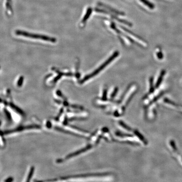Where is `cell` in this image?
Wrapping results in <instances>:
<instances>
[{
    "instance_id": "6da1fadb",
    "label": "cell",
    "mask_w": 182,
    "mask_h": 182,
    "mask_svg": "<svg viewBox=\"0 0 182 182\" xmlns=\"http://www.w3.org/2000/svg\"><path fill=\"white\" fill-rule=\"evenodd\" d=\"M119 52H118V51H116L115 52H114L113 55L110 57L109 59L107 60L105 62H104L102 65H100L98 68L95 70L92 73L89 74L88 75H86L85 77H84V78L82 80L80 81V83L81 84L83 83L86 81L89 80L91 78H93L94 76L97 75L100 72L102 71V70L104 69L107 65H109L110 63L112 62L113 60H114L117 56H119Z\"/></svg>"
},
{
    "instance_id": "7a4b0ae2",
    "label": "cell",
    "mask_w": 182,
    "mask_h": 182,
    "mask_svg": "<svg viewBox=\"0 0 182 182\" xmlns=\"http://www.w3.org/2000/svg\"><path fill=\"white\" fill-rule=\"evenodd\" d=\"M15 34H16V35H18V36H23L24 37L34 38V39H40V40L52 42V43H55L57 41V40L55 38L50 37V36H45V35L31 33L23 31H19V30L16 31H15Z\"/></svg>"
},
{
    "instance_id": "3957f363",
    "label": "cell",
    "mask_w": 182,
    "mask_h": 182,
    "mask_svg": "<svg viewBox=\"0 0 182 182\" xmlns=\"http://www.w3.org/2000/svg\"><path fill=\"white\" fill-rule=\"evenodd\" d=\"M40 128L39 126L37 125H29L27 126H20L19 127L17 128V129L14 130H11L6 131L4 132V134H9L15 132H21L22 131L24 130H29L32 129H38Z\"/></svg>"
},
{
    "instance_id": "277c9868",
    "label": "cell",
    "mask_w": 182,
    "mask_h": 182,
    "mask_svg": "<svg viewBox=\"0 0 182 182\" xmlns=\"http://www.w3.org/2000/svg\"><path fill=\"white\" fill-rule=\"evenodd\" d=\"M100 12H101V13H103V14L109 15H110V16L112 18H113L114 19H115L116 20H117V21H119V22H121V23H123L124 24H126V25H128L129 26L131 27L132 26V23H130V22H129L126 21V20H124V19H122L118 18V17H116L115 15H114L112 14H111L109 12L107 11L101 9Z\"/></svg>"
},
{
    "instance_id": "5b68a950",
    "label": "cell",
    "mask_w": 182,
    "mask_h": 182,
    "mask_svg": "<svg viewBox=\"0 0 182 182\" xmlns=\"http://www.w3.org/2000/svg\"><path fill=\"white\" fill-rule=\"evenodd\" d=\"M97 5H99V6H101V7H102L103 8H106V9L114 13H115V14H117L118 15H119L124 16V15H125V14L124 12H121V11H119L117 10L115 8L111 7L107 5H106V4H104V3H101V2H98V3H97Z\"/></svg>"
},
{
    "instance_id": "8992f818",
    "label": "cell",
    "mask_w": 182,
    "mask_h": 182,
    "mask_svg": "<svg viewBox=\"0 0 182 182\" xmlns=\"http://www.w3.org/2000/svg\"><path fill=\"white\" fill-rule=\"evenodd\" d=\"M57 73H58V75L56 76V77L54 78V79H53L52 81V83H55L57 81H58L59 79L61 78V77H62V76H73V74L71 72H68V73H63L61 71H56Z\"/></svg>"
},
{
    "instance_id": "52a82bcc",
    "label": "cell",
    "mask_w": 182,
    "mask_h": 182,
    "mask_svg": "<svg viewBox=\"0 0 182 182\" xmlns=\"http://www.w3.org/2000/svg\"><path fill=\"white\" fill-rule=\"evenodd\" d=\"M91 147H92V146L91 145H89V146H88L86 147H84L83 149H81L79 150L78 151H76L74 153L70 154L67 156L65 159H69L70 158H72V157H74L75 156H77L78 154H82V153H83V152L86 151L87 150H88V149H91Z\"/></svg>"
},
{
    "instance_id": "ba28073f",
    "label": "cell",
    "mask_w": 182,
    "mask_h": 182,
    "mask_svg": "<svg viewBox=\"0 0 182 182\" xmlns=\"http://www.w3.org/2000/svg\"><path fill=\"white\" fill-rule=\"evenodd\" d=\"M92 9L91 7H88L86 11V13L85 16L83 17V18L82 19L81 21V24H84L88 19L89 18L91 15L92 14Z\"/></svg>"
},
{
    "instance_id": "9c48e42d",
    "label": "cell",
    "mask_w": 182,
    "mask_h": 182,
    "mask_svg": "<svg viewBox=\"0 0 182 182\" xmlns=\"http://www.w3.org/2000/svg\"><path fill=\"white\" fill-rule=\"evenodd\" d=\"M166 73V71L165 70H162L161 71V72L160 73V75H159V77L158 78V80H157V82L156 83V88H158L159 86H160V84L162 82V80L163 79L164 76Z\"/></svg>"
},
{
    "instance_id": "30bf717a",
    "label": "cell",
    "mask_w": 182,
    "mask_h": 182,
    "mask_svg": "<svg viewBox=\"0 0 182 182\" xmlns=\"http://www.w3.org/2000/svg\"><path fill=\"white\" fill-rule=\"evenodd\" d=\"M122 28L123 29L124 31H125L126 32L128 33L129 34H130L132 36H133L135 37V38H137V39H138V40H140V41H142V42H143L144 43L146 44V42H145V41H144V40H143V39L142 38H140V37H139V36H137V35H136V34H135L134 33H133V32H132V31H130L129 29H126V28L123 27H122Z\"/></svg>"
},
{
    "instance_id": "8fae6325",
    "label": "cell",
    "mask_w": 182,
    "mask_h": 182,
    "mask_svg": "<svg viewBox=\"0 0 182 182\" xmlns=\"http://www.w3.org/2000/svg\"><path fill=\"white\" fill-rule=\"evenodd\" d=\"M140 1L151 9H153L155 8L154 5L148 0H140Z\"/></svg>"
},
{
    "instance_id": "7c38bea8",
    "label": "cell",
    "mask_w": 182,
    "mask_h": 182,
    "mask_svg": "<svg viewBox=\"0 0 182 182\" xmlns=\"http://www.w3.org/2000/svg\"><path fill=\"white\" fill-rule=\"evenodd\" d=\"M10 106L11 107H12L13 109L15 111L17 112L19 114H22V115H23V114H24L23 112L20 109H19V107H17L16 105H15L14 104L12 103H10Z\"/></svg>"
},
{
    "instance_id": "4fadbf2b",
    "label": "cell",
    "mask_w": 182,
    "mask_h": 182,
    "mask_svg": "<svg viewBox=\"0 0 182 182\" xmlns=\"http://www.w3.org/2000/svg\"><path fill=\"white\" fill-rule=\"evenodd\" d=\"M34 170H35L34 167H33V166H32L31 169L29 170V173L28 176H27V182H29V181H30L32 178L33 177L34 172Z\"/></svg>"
},
{
    "instance_id": "5bb4252c",
    "label": "cell",
    "mask_w": 182,
    "mask_h": 182,
    "mask_svg": "<svg viewBox=\"0 0 182 182\" xmlns=\"http://www.w3.org/2000/svg\"><path fill=\"white\" fill-rule=\"evenodd\" d=\"M150 92L152 93L154 91V86H153V78L151 77L150 78Z\"/></svg>"
},
{
    "instance_id": "9a60e30c",
    "label": "cell",
    "mask_w": 182,
    "mask_h": 182,
    "mask_svg": "<svg viewBox=\"0 0 182 182\" xmlns=\"http://www.w3.org/2000/svg\"><path fill=\"white\" fill-rule=\"evenodd\" d=\"M23 81H24V77L22 76H21L18 79V81L17 83V85L18 87H21L23 84Z\"/></svg>"
},
{
    "instance_id": "2e32d148",
    "label": "cell",
    "mask_w": 182,
    "mask_h": 182,
    "mask_svg": "<svg viewBox=\"0 0 182 182\" xmlns=\"http://www.w3.org/2000/svg\"><path fill=\"white\" fill-rule=\"evenodd\" d=\"M6 8L9 11L12 10V6H11V0H7V2L6 3Z\"/></svg>"
},
{
    "instance_id": "e0dca14e",
    "label": "cell",
    "mask_w": 182,
    "mask_h": 182,
    "mask_svg": "<svg viewBox=\"0 0 182 182\" xmlns=\"http://www.w3.org/2000/svg\"><path fill=\"white\" fill-rule=\"evenodd\" d=\"M157 56L158 58L159 59H162L163 58V54L161 52H158L157 53Z\"/></svg>"
},
{
    "instance_id": "ac0fdd59",
    "label": "cell",
    "mask_w": 182,
    "mask_h": 182,
    "mask_svg": "<svg viewBox=\"0 0 182 182\" xmlns=\"http://www.w3.org/2000/svg\"><path fill=\"white\" fill-rule=\"evenodd\" d=\"M107 92L106 89H105L104 91H103V95H102V98L103 99H105L106 98Z\"/></svg>"
},
{
    "instance_id": "d6986e66",
    "label": "cell",
    "mask_w": 182,
    "mask_h": 182,
    "mask_svg": "<svg viewBox=\"0 0 182 182\" xmlns=\"http://www.w3.org/2000/svg\"><path fill=\"white\" fill-rule=\"evenodd\" d=\"M5 112L6 115V116L7 117L8 119L9 120H10L11 119V115L10 113H9L7 111H6V110L5 111Z\"/></svg>"
},
{
    "instance_id": "ffe728a7",
    "label": "cell",
    "mask_w": 182,
    "mask_h": 182,
    "mask_svg": "<svg viewBox=\"0 0 182 182\" xmlns=\"http://www.w3.org/2000/svg\"><path fill=\"white\" fill-rule=\"evenodd\" d=\"M13 181V179L12 178L9 177V178H8L7 179H6L4 181L6 182H12Z\"/></svg>"
},
{
    "instance_id": "44dd1931",
    "label": "cell",
    "mask_w": 182,
    "mask_h": 182,
    "mask_svg": "<svg viewBox=\"0 0 182 182\" xmlns=\"http://www.w3.org/2000/svg\"><path fill=\"white\" fill-rule=\"evenodd\" d=\"M118 88H115V90H114V92H113V93L112 94V97H113L115 96V95L116 94L117 91H118Z\"/></svg>"
},
{
    "instance_id": "7402d4cb",
    "label": "cell",
    "mask_w": 182,
    "mask_h": 182,
    "mask_svg": "<svg viewBox=\"0 0 182 182\" xmlns=\"http://www.w3.org/2000/svg\"><path fill=\"white\" fill-rule=\"evenodd\" d=\"M56 94H57V95H58L59 97H62V94L60 92V90H57V92H56Z\"/></svg>"
},
{
    "instance_id": "603a6c76",
    "label": "cell",
    "mask_w": 182,
    "mask_h": 182,
    "mask_svg": "<svg viewBox=\"0 0 182 182\" xmlns=\"http://www.w3.org/2000/svg\"><path fill=\"white\" fill-rule=\"evenodd\" d=\"M46 125L47 127H48V128H50V127H51V124L50 122H49V121L47 122Z\"/></svg>"
}]
</instances>
